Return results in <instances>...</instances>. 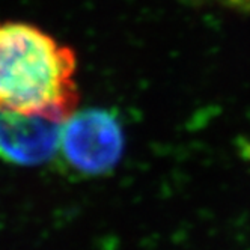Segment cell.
I'll use <instances>...</instances> for the list:
<instances>
[{"label": "cell", "instance_id": "1", "mask_svg": "<svg viewBox=\"0 0 250 250\" xmlns=\"http://www.w3.org/2000/svg\"><path fill=\"white\" fill-rule=\"evenodd\" d=\"M79 97L73 48L29 23H0V110L65 122Z\"/></svg>", "mask_w": 250, "mask_h": 250}, {"label": "cell", "instance_id": "2", "mask_svg": "<svg viewBox=\"0 0 250 250\" xmlns=\"http://www.w3.org/2000/svg\"><path fill=\"white\" fill-rule=\"evenodd\" d=\"M122 125L110 110L73 113L61 128L58 157L65 172L79 178L109 175L124 154Z\"/></svg>", "mask_w": 250, "mask_h": 250}, {"label": "cell", "instance_id": "3", "mask_svg": "<svg viewBox=\"0 0 250 250\" xmlns=\"http://www.w3.org/2000/svg\"><path fill=\"white\" fill-rule=\"evenodd\" d=\"M59 122L0 110V158L17 166H40L58 157Z\"/></svg>", "mask_w": 250, "mask_h": 250}]
</instances>
